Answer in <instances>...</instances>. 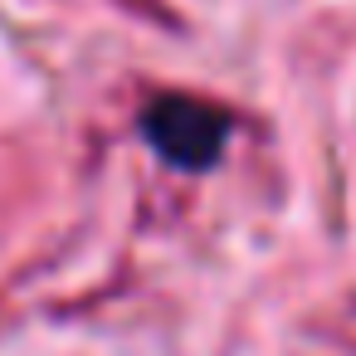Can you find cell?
<instances>
[{"mask_svg": "<svg viewBox=\"0 0 356 356\" xmlns=\"http://www.w3.org/2000/svg\"><path fill=\"white\" fill-rule=\"evenodd\" d=\"M142 132L147 142L181 171H205L220 161L225 152V137H229V118L200 98H186V93H161L147 103L142 113Z\"/></svg>", "mask_w": 356, "mask_h": 356, "instance_id": "6da1fadb", "label": "cell"}]
</instances>
